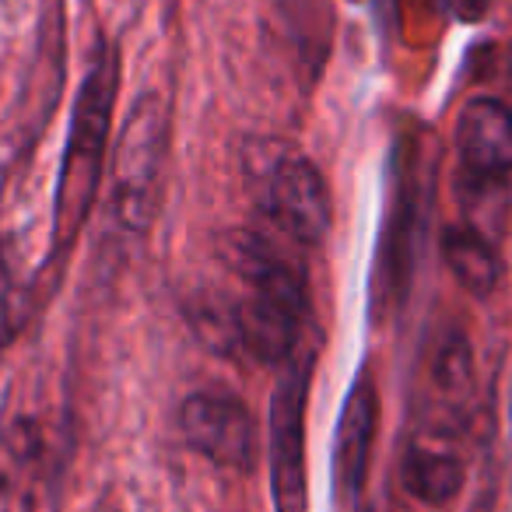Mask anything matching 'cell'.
<instances>
[{
    "label": "cell",
    "mask_w": 512,
    "mask_h": 512,
    "mask_svg": "<svg viewBox=\"0 0 512 512\" xmlns=\"http://www.w3.org/2000/svg\"><path fill=\"white\" fill-rule=\"evenodd\" d=\"M32 309V292L18 278V260L11 242L0 235V348H8L25 327Z\"/></svg>",
    "instance_id": "14"
},
{
    "label": "cell",
    "mask_w": 512,
    "mask_h": 512,
    "mask_svg": "<svg viewBox=\"0 0 512 512\" xmlns=\"http://www.w3.org/2000/svg\"><path fill=\"white\" fill-rule=\"evenodd\" d=\"M116 95H120V50L106 36L95 39L88 71L74 95L71 127H67L64 162H60L57 200H53V228H50V267H60L78 242L88 214H92L95 193L102 186L109 141H113Z\"/></svg>",
    "instance_id": "2"
},
{
    "label": "cell",
    "mask_w": 512,
    "mask_h": 512,
    "mask_svg": "<svg viewBox=\"0 0 512 512\" xmlns=\"http://www.w3.org/2000/svg\"><path fill=\"white\" fill-rule=\"evenodd\" d=\"M428 134H400L390 155V193L386 218L379 228L376 267H372V320L386 323L400 313L411 295L414 264L421 253V235L428 228V197H432V162L425 155Z\"/></svg>",
    "instance_id": "3"
},
{
    "label": "cell",
    "mask_w": 512,
    "mask_h": 512,
    "mask_svg": "<svg viewBox=\"0 0 512 512\" xmlns=\"http://www.w3.org/2000/svg\"><path fill=\"white\" fill-rule=\"evenodd\" d=\"M428 411L442 414L446 421H460L470 411V393H474V355L460 330H446L432 344L425 372Z\"/></svg>",
    "instance_id": "10"
},
{
    "label": "cell",
    "mask_w": 512,
    "mask_h": 512,
    "mask_svg": "<svg viewBox=\"0 0 512 512\" xmlns=\"http://www.w3.org/2000/svg\"><path fill=\"white\" fill-rule=\"evenodd\" d=\"M306 249L267 225L246 228L228 239V271L235 295L225 306L200 309V330L214 323L228 351H246L253 362L285 365L309 341V267Z\"/></svg>",
    "instance_id": "1"
},
{
    "label": "cell",
    "mask_w": 512,
    "mask_h": 512,
    "mask_svg": "<svg viewBox=\"0 0 512 512\" xmlns=\"http://www.w3.org/2000/svg\"><path fill=\"white\" fill-rule=\"evenodd\" d=\"M442 260L456 285L477 299L491 295L502 281V256H498L495 242L474 225H449L442 232Z\"/></svg>",
    "instance_id": "12"
},
{
    "label": "cell",
    "mask_w": 512,
    "mask_h": 512,
    "mask_svg": "<svg viewBox=\"0 0 512 512\" xmlns=\"http://www.w3.org/2000/svg\"><path fill=\"white\" fill-rule=\"evenodd\" d=\"M43 463V432L36 421H11L0 432V491H18L22 484L36 481Z\"/></svg>",
    "instance_id": "13"
},
{
    "label": "cell",
    "mask_w": 512,
    "mask_h": 512,
    "mask_svg": "<svg viewBox=\"0 0 512 512\" xmlns=\"http://www.w3.org/2000/svg\"><path fill=\"white\" fill-rule=\"evenodd\" d=\"M179 432L186 446L225 470H253L256 421L242 397L228 390H197L179 407Z\"/></svg>",
    "instance_id": "8"
},
{
    "label": "cell",
    "mask_w": 512,
    "mask_h": 512,
    "mask_svg": "<svg viewBox=\"0 0 512 512\" xmlns=\"http://www.w3.org/2000/svg\"><path fill=\"white\" fill-rule=\"evenodd\" d=\"M253 179L260 225L285 235L302 249L323 242L334 207H330L327 179L309 158L295 155V151H278V155L256 162Z\"/></svg>",
    "instance_id": "6"
},
{
    "label": "cell",
    "mask_w": 512,
    "mask_h": 512,
    "mask_svg": "<svg viewBox=\"0 0 512 512\" xmlns=\"http://www.w3.org/2000/svg\"><path fill=\"white\" fill-rule=\"evenodd\" d=\"M379 432V386L369 369H362L344 397V411L337 421L334 446V491L344 509L362 502L365 481L372 467V446Z\"/></svg>",
    "instance_id": "9"
},
{
    "label": "cell",
    "mask_w": 512,
    "mask_h": 512,
    "mask_svg": "<svg viewBox=\"0 0 512 512\" xmlns=\"http://www.w3.org/2000/svg\"><path fill=\"white\" fill-rule=\"evenodd\" d=\"M109 207L127 235H144L165 197V169L172 151V109L162 92H144L130 106L116 134Z\"/></svg>",
    "instance_id": "4"
},
{
    "label": "cell",
    "mask_w": 512,
    "mask_h": 512,
    "mask_svg": "<svg viewBox=\"0 0 512 512\" xmlns=\"http://www.w3.org/2000/svg\"><path fill=\"white\" fill-rule=\"evenodd\" d=\"M313 344H302L281 365L278 386L271 397L267 421V460H271V495L274 512H306V414L309 386H313Z\"/></svg>",
    "instance_id": "5"
},
{
    "label": "cell",
    "mask_w": 512,
    "mask_h": 512,
    "mask_svg": "<svg viewBox=\"0 0 512 512\" xmlns=\"http://www.w3.org/2000/svg\"><path fill=\"white\" fill-rule=\"evenodd\" d=\"M456 179L463 190L488 193L512 179V102L474 95L453 130Z\"/></svg>",
    "instance_id": "7"
},
{
    "label": "cell",
    "mask_w": 512,
    "mask_h": 512,
    "mask_svg": "<svg viewBox=\"0 0 512 512\" xmlns=\"http://www.w3.org/2000/svg\"><path fill=\"white\" fill-rule=\"evenodd\" d=\"M463 460L449 446L432 439H414L411 449L404 453L400 463V484L407 495H414L425 505H446L463 488Z\"/></svg>",
    "instance_id": "11"
}]
</instances>
